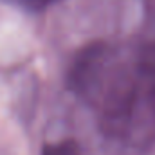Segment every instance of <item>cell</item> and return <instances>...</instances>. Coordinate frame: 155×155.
Returning <instances> with one entry per match:
<instances>
[{"mask_svg":"<svg viewBox=\"0 0 155 155\" xmlns=\"http://www.w3.org/2000/svg\"><path fill=\"white\" fill-rule=\"evenodd\" d=\"M69 85L108 137L137 148L155 144V43H92L76 58Z\"/></svg>","mask_w":155,"mask_h":155,"instance_id":"1","label":"cell"},{"mask_svg":"<svg viewBox=\"0 0 155 155\" xmlns=\"http://www.w3.org/2000/svg\"><path fill=\"white\" fill-rule=\"evenodd\" d=\"M41 155H81V150H79L78 143L71 141V139H65V141L45 144Z\"/></svg>","mask_w":155,"mask_h":155,"instance_id":"2","label":"cell"},{"mask_svg":"<svg viewBox=\"0 0 155 155\" xmlns=\"http://www.w3.org/2000/svg\"><path fill=\"white\" fill-rule=\"evenodd\" d=\"M11 2L22 5V7H27V9H43L54 0H11Z\"/></svg>","mask_w":155,"mask_h":155,"instance_id":"3","label":"cell"}]
</instances>
